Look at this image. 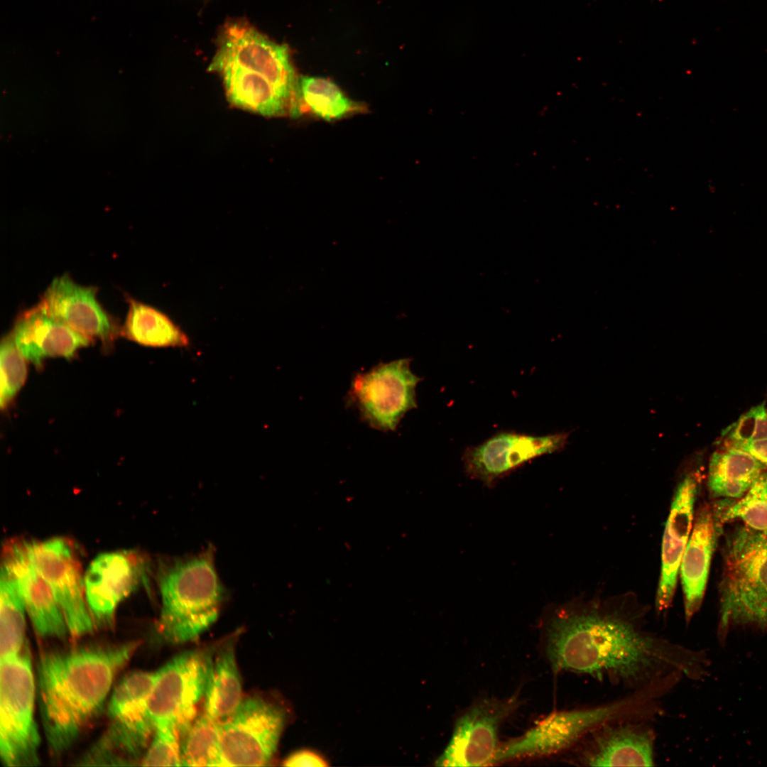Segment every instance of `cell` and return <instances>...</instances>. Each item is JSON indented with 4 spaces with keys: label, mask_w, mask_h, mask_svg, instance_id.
<instances>
[{
    "label": "cell",
    "mask_w": 767,
    "mask_h": 767,
    "mask_svg": "<svg viewBox=\"0 0 767 767\" xmlns=\"http://www.w3.org/2000/svg\"><path fill=\"white\" fill-rule=\"evenodd\" d=\"M648 609L631 595L557 606L544 623L553 672L589 676L628 692L675 672L692 680L705 676V654L650 629Z\"/></svg>",
    "instance_id": "6da1fadb"
},
{
    "label": "cell",
    "mask_w": 767,
    "mask_h": 767,
    "mask_svg": "<svg viewBox=\"0 0 767 767\" xmlns=\"http://www.w3.org/2000/svg\"><path fill=\"white\" fill-rule=\"evenodd\" d=\"M138 643L42 654L36 665V692L50 754L59 756L77 740L104 705L114 681Z\"/></svg>",
    "instance_id": "7a4b0ae2"
},
{
    "label": "cell",
    "mask_w": 767,
    "mask_h": 767,
    "mask_svg": "<svg viewBox=\"0 0 767 767\" xmlns=\"http://www.w3.org/2000/svg\"><path fill=\"white\" fill-rule=\"evenodd\" d=\"M215 45L208 69L220 76L232 104L266 116L297 114L298 77L286 45L234 18L219 28Z\"/></svg>",
    "instance_id": "3957f363"
},
{
    "label": "cell",
    "mask_w": 767,
    "mask_h": 767,
    "mask_svg": "<svg viewBox=\"0 0 767 767\" xmlns=\"http://www.w3.org/2000/svg\"><path fill=\"white\" fill-rule=\"evenodd\" d=\"M211 550L173 560L161 572L158 631L170 643L198 638L217 619L224 589Z\"/></svg>",
    "instance_id": "277c9868"
},
{
    "label": "cell",
    "mask_w": 767,
    "mask_h": 767,
    "mask_svg": "<svg viewBox=\"0 0 767 767\" xmlns=\"http://www.w3.org/2000/svg\"><path fill=\"white\" fill-rule=\"evenodd\" d=\"M719 584L720 633L731 625L767 630V530L740 526L728 536Z\"/></svg>",
    "instance_id": "5b68a950"
},
{
    "label": "cell",
    "mask_w": 767,
    "mask_h": 767,
    "mask_svg": "<svg viewBox=\"0 0 767 767\" xmlns=\"http://www.w3.org/2000/svg\"><path fill=\"white\" fill-rule=\"evenodd\" d=\"M153 680L152 672L137 670L115 685L107 706L109 724L84 756L85 763L126 764L146 750L155 731L148 711Z\"/></svg>",
    "instance_id": "8992f818"
},
{
    "label": "cell",
    "mask_w": 767,
    "mask_h": 767,
    "mask_svg": "<svg viewBox=\"0 0 767 767\" xmlns=\"http://www.w3.org/2000/svg\"><path fill=\"white\" fill-rule=\"evenodd\" d=\"M36 693L28 653L1 658L0 758L6 766L40 763V736L34 716Z\"/></svg>",
    "instance_id": "52a82bcc"
},
{
    "label": "cell",
    "mask_w": 767,
    "mask_h": 767,
    "mask_svg": "<svg viewBox=\"0 0 767 767\" xmlns=\"http://www.w3.org/2000/svg\"><path fill=\"white\" fill-rule=\"evenodd\" d=\"M280 705L256 697L243 698L219 724V766H261L274 756L288 720Z\"/></svg>",
    "instance_id": "ba28073f"
},
{
    "label": "cell",
    "mask_w": 767,
    "mask_h": 767,
    "mask_svg": "<svg viewBox=\"0 0 767 767\" xmlns=\"http://www.w3.org/2000/svg\"><path fill=\"white\" fill-rule=\"evenodd\" d=\"M420 378L410 369V359L379 363L354 376L347 403L358 409L361 420L384 432L394 430L403 416L417 407Z\"/></svg>",
    "instance_id": "9c48e42d"
},
{
    "label": "cell",
    "mask_w": 767,
    "mask_h": 767,
    "mask_svg": "<svg viewBox=\"0 0 767 767\" xmlns=\"http://www.w3.org/2000/svg\"><path fill=\"white\" fill-rule=\"evenodd\" d=\"M212 658L211 651H186L155 672L148 700L155 729L175 725L185 733L195 719L197 705L204 698Z\"/></svg>",
    "instance_id": "30bf717a"
},
{
    "label": "cell",
    "mask_w": 767,
    "mask_h": 767,
    "mask_svg": "<svg viewBox=\"0 0 767 767\" xmlns=\"http://www.w3.org/2000/svg\"><path fill=\"white\" fill-rule=\"evenodd\" d=\"M568 439L569 433L565 432L535 435L501 431L464 450V472L471 479L493 486L530 461L562 451Z\"/></svg>",
    "instance_id": "8fae6325"
},
{
    "label": "cell",
    "mask_w": 767,
    "mask_h": 767,
    "mask_svg": "<svg viewBox=\"0 0 767 767\" xmlns=\"http://www.w3.org/2000/svg\"><path fill=\"white\" fill-rule=\"evenodd\" d=\"M30 562L50 584L63 612L70 635L91 633L94 622L89 609L79 562L62 538L22 544Z\"/></svg>",
    "instance_id": "7c38bea8"
},
{
    "label": "cell",
    "mask_w": 767,
    "mask_h": 767,
    "mask_svg": "<svg viewBox=\"0 0 767 767\" xmlns=\"http://www.w3.org/2000/svg\"><path fill=\"white\" fill-rule=\"evenodd\" d=\"M517 705L516 697H511L485 699L470 707L456 720L450 739L435 766L493 765L500 746L499 727Z\"/></svg>",
    "instance_id": "4fadbf2b"
},
{
    "label": "cell",
    "mask_w": 767,
    "mask_h": 767,
    "mask_svg": "<svg viewBox=\"0 0 767 767\" xmlns=\"http://www.w3.org/2000/svg\"><path fill=\"white\" fill-rule=\"evenodd\" d=\"M655 742L648 722L607 724L574 747L573 761L583 766H653Z\"/></svg>",
    "instance_id": "5bb4252c"
},
{
    "label": "cell",
    "mask_w": 767,
    "mask_h": 767,
    "mask_svg": "<svg viewBox=\"0 0 767 767\" xmlns=\"http://www.w3.org/2000/svg\"><path fill=\"white\" fill-rule=\"evenodd\" d=\"M97 292V288L79 285L65 274L52 281L38 305L80 334L109 344L119 330L98 302Z\"/></svg>",
    "instance_id": "9a60e30c"
},
{
    "label": "cell",
    "mask_w": 767,
    "mask_h": 767,
    "mask_svg": "<svg viewBox=\"0 0 767 767\" xmlns=\"http://www.w3.org/2000/svg\"><path fill=\"white\" fill-rule=\"evenodd\" d=\"M698 486L697 475L686 473L673 496L662 539L661 570L655 601L658 615L667 611L674 597L682 557L692 528Z\"/></svg>",
    "instance_id": "2e32d148"
},
{
    "label": "cell",
    "mask_w": 767,
    "mask_h": 767,
    "mask_svg": "<svg viewBox=\"0 0 767 767\" xmlns=\"http://www.w3.org/2000/svg\"><path fill=\"white\" fill-rule=\"evenodd\" d=\"M142 562L126 552L104 553L87 570L84 589L94 624H109L116 609L136 588L142 575Z\"/></svg>",
    "instance_id": "e0dca14e"
},
{
    "label": "cell",
    "mask_w": 767,
    "mask_h": 767,
    "mask_svg": "<svg viewBox=\"0 0 767 767\" xmlns=\"http://www.w3.org/2000/svg\"><path fill=\"white\" fill-rule=\"evenodd\" d=\"M1 568L16 580L26 612L36 633L43 638L65 640L69 629L50 584L28 558L22 544L5 553Z\"/></svg>",
    "instance_id": "ac0fdd59"
},
{
    "label": "cell",
    "mask_w": 767,
    "mask_h": 767,
    "mask_svg": "<svg viewBox=\"0 0 767 767\" xmlns=\"http://www.w3.org/2000/svg\"><path fill=\"white\" fill-rule=\"evenodd\" d=\"M11 333L21 353L38 369L45 358H72L91 340L48 315L39 305L18 317Z\"/></svg>",
    "instance_id": "d6986e66"
},
{
    "label": "cell",
    "mask_w": 767,
    "mask_h": 767,
    "mask_svg": "<svg viewBox=\"0 0 767 767\" xmlns=\"http://www.w3.org/2000/svg\"><path fill=\"white\" fill-rule=\"evenodd\" d=\"M720 533L713 508L702 506L696 513L680 567L687 624L702 605L712 556Z\"/></svg>",
    "instance_id": "ffe728a7"
},
{
    "label": "cell",
    "mask_w": 767,
    "mask_h": 767,
    "mask_svg": "<svg viewBox=\"0 0 767 767\" xmlns=\"http://www.w3.org/2000/svg\"><path fill=\"white\" fill-rule=\"evenodd\" d=\"M766 466L749 453L727 447L711 455L707 486L713 498L739 499L765 471Z\"/></svg>",
    "instance_id": "44dd1931"
},
{
    "label": "cell",
    "mask_w": 767,
    "mask_h": 767,
    "mask_svg": "<svg viewBox=\"0 0 767 767\" xmlns=\"http://www.w3.org/2000/svg\"><path fill=\"white\" fill-rule=\"evenodd\" d=\"M242 700L241 680L234 647L227 645L212 658L204 695V712L221 722L236 709Z\"/></svg>",
    "instance_id": "7402d4cb"
},
{
    "label": "cell",
    "mask_w": 767,
    "mask_h": 767,
    "mask_svg": "<svg viewBox=\"0 0 767 767\" xmlns=\"http://www.w3.org/2000/svg\"><path fill=\"white\" fill-rule=\"evenodd\" d=\"M129 311L121 333L128 339L151 347H185L188 339L165 314L129 298Z\"/></svg>",
    "instance_id": "603a6c76"
},
{
    "label": "cell",
    "mask_w": 767,
    "mask_h": 767,
    "mask_svg": "<svg viewBox=\"0 0 767 767\" xmlns=\"http://www.w3.org/2000/svg\"><path fill=\"white\" fill-rule=\"evenodd\" d=\"M26 606L14 578L4 569L0 583L1 658L21 652L26 632Z\"/></svg>",
    "instance_id": "cb8c5ba5"
},
{
    "label": "cell",
    "mask_w": 767,
    "mask_h": 767,
    "mask_svg": "<svg viewBox=\"0 0 767 767\" xmlns=\"http://www.w3.org/2000/svg\"><path fill=\"white\" fill-rule=\"evenodd\" d=\"M299 100L313 114L328 121L340 119L361 109L335 83L320 77H298L297 102Z\"/></svg>",
    "instance_id": "d4e9b609"
},
{
    "label": "cell",
    "mask_w": 767,
    "mask_h": 767,
    "mask_svg": "<svg viewBox=\"0 0 767 767\" xmlns=\"http://www.w3.org/2000/svg\"><path fill=\"white\" fill-rule=\"evenodd\" d=\"M713 511L717 524L741 520L746 526L767 530V471H763L739 500L725 499L715 504Z\"/></svg>",
    "instance_id": "484cf974"
},
{
    "label": "cell",
    "mask_w": 767,
    "mask_h": 767,
    "mask_svg": "<svg viewBox=\"0 0 767 767\" xmlns=\"http://www.w3.org/2000/svg\"><path fill=\"white\" fill-rule=\"evenodd\" d=\"M219 722L204 711L183 734L182 766H219Z\"/></svg>",
    "instance_id": "4316f807"
},
{
    "label": "cell",
    "mask_w": 767,
    "mask_h": 767,
    "mask_svg": "<svg viewBox=\"0 0 767 767\" xmlns=\"http://www.w3.org/2000/svg\"><path fill=\"white\" fill-rule=\"evenodd\" d=\"M28 361L18 350L11 332L4 337L0 345V406L6 408L23 386L27 377Z\"/></svg>",
    "instance_id": "83f0119b"
},
{
    "label": "cell",
    "mask_w": 767,
    "mask_h": 767,
    "mask_svg": "<svg viewBox=\"0 0 767 767\" xmlns=\"http://www.w3.org/2000/svg\"><path fill=\"white\" fill-rule=\"evenodd\" d=\"M182 734L177 726L156 727L142 758L144 766H181Z\"/></svg>",
    "instance_id": "f1b7e54d"
},
{
    "label": "cell",
    "mask_w": 767,
    "mask_h": 767,
    "mask_svg": "<svg viewBox=\"0 0 767 767\" xmlns=\"http://www.w3.org/2000/svg\"><path fill=\"white\" fill-rule=\"evenodd\" d=\"M723 437L729 447L767 437V411L764 404L751 408L727 428Z\"/></svg>",
    "instance_id": "f546056e"
},
{
    "label": "cell",
    "mask_w": 767,
    "mask_h": 767,
    "mask_svg": "<svg viewBox=\"0 0 767 767\" xmlns=\"http://www.w3.org/2000/svg\"><path fill=\"white\" fill-rule=\"evenodd\" d=\"M327 758L318 750L303 748L288 755L283 762L285 766H329Z\"/></svg>",
    "instance_id": "4dcf8cb0"
},
{
    "label": "cell",
    "mask_w": 767,
    "mask_h": 767,
    "mask_svg": "<svg viewBox=\"0 0 767 767\" xmlns=\"http://www.w3.org/2000/svg\"><path fill=\"white\" fill-rule=\"evenodd\" d=\"M732 447L738 448L749 453L765 466H767V437L739 443Z\"/></svg>",
    "instance_id": "1f68e13d"
}]
</instances>
